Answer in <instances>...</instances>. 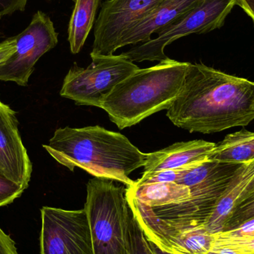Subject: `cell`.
<instances>
[{
  "mask_svg": "<svg viewBox=\"0 0 254 254\" xmlns=\"http://www.w3.org/2000/svg\"><path fill=\"white\" fill-rule=\"evenodd\" d=\"M216 143L203 140L179 142L147 153L143 173L190 167L208 158Z\"/></svg>",
  "mask_w": 254,
  "mask_h": 254,
  "instance_id": "12",
  "label": "cell"
},
{
  "mask_svg": "<svg viewBox=\"0 0 254 254\" xmlns=\"http://www.w3.org/2000/svg\"><path fill=\"white\" fill-rule=\"evenodd\" d=\"M208 158L243 164L254 161V132L246 128L231 133L216 143Z\"/></svg>",
  "mask_w": 254,
  "mask_h": 254,
  "instance_id": "16",
  "label": "cell"
},
{
  "mask_svg": "<svg viewBox=\"0 0 254 254\" xmlns=\"http://www.w3.org/2000/svg\"><path fill=\"white\" fill-rule=\"evenodd\" d=\"M189 64L168 58L154 66L137 68L114 88L101 109L120 129L168 110L180 93Z\"/></svg>",
  "mask_w": 254,
  "mask_h": 254,
  "instance_id": "3",
  "label": "cell"
},
{
  "mask_svg": "<svg viewBox=\"0 0 254 254\" xmlns=\"http://www.w3.org/2000/svg\"><path fill=\"white\" fill-rule=\"evenodd\" d=\"M146 238L160 250L172 254H207L214 243V235L204 225Z\"/></svg>",
  "mask_w": 254,
  "mask_h": 254,
  "instance_id": "14",
  "label": "cell"
},
{
  "mask_svg": "<svg viewBox=\"0 0 254 254\" xmlns=\"http://www.w3.org/2000/svg\"><path fill=\"white\" fill-rule=\"evenodd\" d=\"M254 189V178L253 180H252V182H251L250 185H249V187H248L247 189H246V192H244V193H246V192H249V191L252 190ZM244 195V194H243Z\"/></svg>",
  "mask_w": 254,
  "mask_h": 254,
  "instance_id": "28",
  "label": "cell"
},
{
  "mask_svg": "<svg viewBox=\"0 0 254 254\" xmlns=\"http://www.w3.org/2000/svg\"><path fill=\"white\" fill-rule=\"evenodd\" d=\"M189 167L176 170H164L154 173H143L142 177L136 181V185L145 184L161 183V182H176L178 183Z\"/></svg>",
  "mask_w": 254,
  "mask_h": 254,
  "instance_id": "20",
  "label": "cell"
},
{
  "mask_svg": "<svg viewBox=\"0 0 254 254\" xmlns=\"http://www.w3.org/2000/svg\"><path fill=\"white\" fill-rule=\"evenodd\" d=\"M252 219H254V189L244 193L225 222L222 231L236 229Z\"/></svg>",
  "mask_w": 254,
  "mask_h": 254,
  "instance_id": "19",
  "label": "cell"
},
{
  "mask_svg": "<svg viewBox=\"0 0 254 254\" xmlns=\"http://www.w3.org/2000/svg\"><path fill=\"white\" fill-rule=\"evenodd\" d=\"M0 254H19L16 243L8 234L0 228Z\"/></svg>",
  "mask_w": 254,
  "mask_h": 254,
  "instance_id": "24",
  "label": "cell"
},
{
  "mask_svg": "<svg viewBox=\"0 0 254 254\" xmlns=\"http://www.w3.org/2000/svg\"><path fill=\"white\" fill-rule=\"evenodd\" d=\"M101 0H75L68 29L71 53H79L86 43L95 22Z\"/></svg>",
  "mask_w": 254,
  "mask_h": 254,
  "instance_id": "17",
  "label": "cell"
},
{
  "mask_svg": "<svg viewBox=\"0 0 254 254\" xmlns=\"http://www.w3.org/2000/svg\"><path fill=\"white\" fill-rule=\"evenodd\" d=\"M167 116L190 132L212 134L254 120V82L202 64H189Z\"/></svg>",
  "mask_w": 254,
  "mask_h": 254,
  "instance_id": "1",
  "label": "cell"
},
{
  "mask_svg": "<svg viewBox=\"0 0 254 254\" xmlns=\"http://www.w3.org/2000/svg\"><path fill=\"white\" fill-rule=\"evenodd\" d=\"M254 178V161L239 168L223 193L216 201L204 226L212 234L223 231L225 222L232 213Z\"/></svg>",
  "mask_w": 254,
  "mask_h": 254,
  "instance_id": "13",
  "label": "cell"
},
{
  "mask_svg": "<svg viewBox=\"0 0 254 254\" xmlns=\"http://www.w3.org/2000/svg\"><path fill=\"white\" fill-rule=\"evenodd\" d=\"M207 254H254L247 246L240 244H214Z\"/></svg>",
  "mask_w": 254,
  "mask_h": 254,
  "instance_id": "22",
  "label": "cell"
},
{
  "mask_svg": "<svg viewBox=\"0 0 254 254\" xmlns=\"http://www.w3.org/2000/svg\"><path fill=\"white\" fill-rule=\"evenodd\" d=\"M86 68L74 64L65 76L61 90L64 98L77 105L101 108L104 99L118 84L139 68L122 55L92 56Z\"/></svg>",
  "mask_w": 254,
  "mask_h": 254,
  "instance_id": "5",
  "label": "cell"
},
{
  "mask_svg": "<svg viewBox=\"0 0 254 254\" xmlns=\"http://www.w3.org/2000/svg\"><path fill=\"white\" fill-rule=\"evenodd\" d=\"M252 237H254V236H252Z\"/></svg>",
  "mask_w": 254,
  "mask_h": 254,
  "instance_id": "30",
  "label": "cell"
},
{
  "mask_svg": "<svg viewBox=\"0 0 254 254\" xmlns=\"http://www.w3.org/2000/svg\"><path fill=\"white\" fill-rule=\"evenodd\" d=\"M16 51L0 65V80L26 86L37 61L58 43V34L50 17L37 11L28 27L16 36Z\"/></svg>",
  "mask_w": 254,
  "mask_h": 254,
  "instance_id": "8",
  "label": "cell"
},
{
  "mask_svg": "<svg viewBox=\"0 0 254 254\" xmlns=\"http://www.w3.org/2000/svg\"><path fill=\"white\" fill-rule=\"evenodd\" d=\"M16 51V37L7 39L0 43V65L4 64Z\"/></svg>",
  "mask_w": 254,
  "mask_h": 254,
  "instance_id": "25",
  "label": "cell"
},
{
  "mask_svg": "<svg viewBox=\"0 0 254 254\" xmlns=\"http://www.w3.org/2000/svg\"><path fill=\"white\" fill-rule=\"evenodd\" d=\"M237 0H199L188 13L158 33V37L122 55L131 62L167 59L166 46L192 34H205L222 28Z\"/></svg>",
  "mask_w": 254,
  "mask_h": 254,
  "instance_id": "6",
  "label": "cell"
},
{
  "mask_svg": "<svg viewBox=\"0 0 254 254\" xmlns=\"http://www.w3.org/2000/svg\"><path fill=\"white\" fill-rule=\"evenodd\" d=\"M43 147L59 164L74 171L80 167L97 178L134 185L129 175L144 166L143 153L126 136L100 126L64 127Z\"/></svg>",
  "mask_w": 254,
  "mask_h": 254,
  "instance_id": "2",
  "label": "cell"
},
{
  "mask_svg": "<svg viewBox=\"0 0 254 254\" xmlns=\"http://www.w3.org/2000/svg\"><path fill=\"white\" fill-rule=\"evenodd\" d=\"M40 254H95L84 208L68 210L43 207Z\"/></svg>",
  "mask_w": 254,
  "mask_h": 254,
  "instance_id": "7",
  "label": "cell"
},
{
  "mask_svg": "<svg viewBox=\"0 0 254 254\" xmlns=\"http://www.w3.org/2000/svg\"><path fill=\"white\" fill-rule=\"evenodd\" d=\"M135 183V182H134ZM127 193L151 208L171 205L186 201L190 196L188 187L176 182L145 184L127 187Z\"/></svg>",
  "mask_w": 254,
  "mask_h": 254,
  "instance_id": "15",
  "label": "cell"
},
{
  "mask_svg": "<svg viewBox=\"0 0 254 254\" xmlns=\"http://www.w3.org/2000/svg\"><path fill=\"white\" fill-rule=\"evenodd\" d=\"M237 4L243 9L254 23V0H237Z\"/></svg>",
  "mask_w": 254,
  "mask_h": 254,
  "instance_id": "26",
  "label": "cell"
},
{
  "mask_svg": "<svg viewBox=\"0 0 254 254\" xmlns=\"http://www.w3.org/2000/svg\"><path fill=\"white\" fill-rule=\"evenodd\" d=\"M28 0H0V19L16 11H23Z\"/></svg>",
  "mask_w": 254,
  "mask_h": 254,
  "instance_id": "23",
  "label": "cell"
},
{
  "mask_svg": "<svg viewBox=\"0 0 254 254\" xmlns=\"http://www.w3.org/2000/svg\"><path fill=\"white\" fill-rule=\"evenodd\" d=\"M199 0H164L147 16L122 35L119 49L128 45L144 43L152 40L166 27L182 17L192 8Z\"/></svg>",
  "mask_w": 254,
  "mask_h": 254,
  "instance_id": "11",
  "label": "cell"
},
{
  "mask_svg": "<svg viewBox=\"0 0 254 254\" xmlns=\"http://www.w3.org/2000/svg\"><path fill=\"white\" fill-rule=\"evenodd\" d=\"M127 245L128 254H156L131 210L127 224Z\"/></svg>",
  "mask_w": 254,
  "mask_h": 254,
  "instance_id": "18",
  "label": "cell"
},
{
  "mask_svg": "<svg viewBox=\"0 0 254 254\" xmlns=\"http://www.w3.org/2000/svg\"><path fill=\"white\" fill-rule=\"evenodd\" d=\"M0 174L4 175V176H6L5 171H4V168H3V167L1 166V164H0Z\"/></svg>",
  "mask_w": 254,
  "mask_h": 254,
  "instance_id": "29",
  "label": "cell"
},
{
  "mask_svg": "<svg viewBox=\"0 0 254 254\" xmlns=\"http://www.w3.org/2000/svg\"><path fill=\"white\" fill-rule=\"evenodd\" d=\"M25 190L22 185L10 180L4 175L0 174V207L13 203L22 195Z\"/></svg>",
  "mask_w": 254,
  "mask_h": 254,
  "instance_id": "21",
  "label": "cell"
},
{
  "mask_svg": "<svg viewBox=\"0 0 254 254\" xmlns=\"http://www.w3.org/2000/svg\"><path fill=\"white\" fill-rule=\"evenodd\" d=\"M152 246H153L154 251H155V254H172L167 253V252H163V251L160 250V249H158V248H157L156 246L153 244V243H152Z\"/></svg>",
  "mask_w": 254,
  "mask_h": 254,
  "instance_id": "27",
  "label": "cell"
},
{
  "mask_svg": "<svg viewBox=\"0 0 254 254\" xmlns=\"http://www.w3.org/2000/svg\"><path fill=\"white\" fill-rule=\"evenodd\" d=\"M164 0H107L95 22L90 56H110L119 49L122 35Z\"/></svg>",
  "mask_w": 254,
  "mask_h": 254,
  "instance_id": "9",
  "label": "cell"
},
{
  "mask_svg": "<svg viewBox=\"0 0 254 254\" xmlns=\"http://www.w3.org/2000/svg\"><path fill=\"white\" fill-rule=\"evenodd\" d=\"M87 213L95 254H128L127 228L131 209L126 188L95 177L86 185Z\"/></svg>",
  "mask_w": 254,
  "mask_h": 254,
  "instance_id": "4",
  "label": "cell"
},
{
  "mask_svg": "<svg viewBox=\"0 0 254 254\" xmlns=\"http://www.w3.org/2000/svg\"><path fill=\"white\" fill-rule=\"evenodd\" d=\"M0 164L10 180L29 186L32 164L22 141L16 113L0 100Z\"/></svg>",
  "mask_w": 254,
  "mask_h": 254,
  "instance_id": "10",
  "label": "cell"
}]
</instances>
